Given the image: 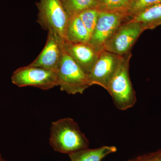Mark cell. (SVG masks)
Masks as SVG:
<instances>
[{
    "label": "cell",
    "instance_id": "cell-1",
    "mask_svg": "<svg viewBox=\"0 0 161 161\" xmlns=\"http://www.w3.org/2000/svg\"><path fill=\"white\" fill-rule=\"evenodd\" d=\"M49 144L55 151L69 155L88 148L89 141L73 119L64 118L52 123Z\"/></svg>",
    "mask_w": 161,
    "mask_h": 161
},
{
    "label": "cell",
    "instance_id": "cell-2",
    "mask_svg": "<svg viewBox=\"0 0 161 161\" xmlns=\"http://www.w3.org/2000/svg\"><path fill=\"white\" fill-rule=\"evenodd\" d=\"M132 53L123 57L107 91L118 109L125 111L134 106L136 102V93L130 78V62Z\"/></svg>",
    "mask_w": 161,
    "mask_h": 161
},
{
    "label": "cell",
    "instance_id": "cell-3",
    "mask_svg": "<svg viewBox=\"0 0 161 161\" xmlns=\"http://www.w3.org/2000/svg\"><path fill=\"white\" fill-rule=\"evenodd\" d=\"M58 85L69 95L83 94L91 86L88 76L64 48L58 69Z\"/></svg>",
    "mask_w": 161,
    "mask_h": 161
},
{
    "label": "cell",
    "instance_id": "cell-4",
    "mask_svg": "<svg viewBox=\"0 0 161 161\" xmlns=\"http://www.w3.org/2000/svg\"><path fill=\"white\" fill-rule=\"evenodd\" d=\"M36 5L38 9L37 22L42 29L53 31L64 39L70 18L61 0H39Z\"/></svg>",
    "mask_w": 161,
    "mask_h": 161
},
{
    "label": "cell",
    "instance_id": "cell-5",
    "mask_svg": "<svg viewBox=\"0 0 161 161\" xmlns=\"http://www.w3.org/2000/svg\"><path fill=\"white\" fill-rule=\"evenodd\" d=\"M11 81L19 87L33 86L48 90L58 86V70L28 65L14 71L11 76Z\"/></svg>",
    "mask_w": 161,
    "mask_h": 161
},
{
    "label": "cell",
    "instance_id": "cell-6",
    "mask_svg": "<svg viewBox=\"0 0 161 161\" xmlns=\"http://www.w3.org/2000/svg\"><path fill=\"white\" fill-rule=\"evenodd\" d=\"M145 31L140 23L126 21L122 23L107 41L104 50L120 56L131 53L132 47Z\"/></svg>",
    "mask_w": 161,
    "mask_h": 161
},
{
    "label": "cell",
    "instance_id": "cell-7",
    "mask_svg": "<svg viewBox=\"0 0 161 161\" xmlns=\"http://www.w3.org/2000/svg\"><path fill=\"white\" fill-rule=\"evenodd\" d=\"M130 20L125 14L100 11L97 24L88 43L98 51L103 50L105 44L118 26Z\"/></svg>",
    "mask_w": 161,
    "mask_h": 161
},
{
    "label": "cell",
    "instance_id": "cell-8",
    "mask_svg": "<svg viewBox=\"0 0 161 161\" xmlns=\"http://www.w3.org/2000/svg\"><path fill=\"white\" fill-rule=\"evenodd\" d=\"M123 57L104 50L101 51L95 65L88 75L91 86L97 85L107 90Z\"/></svg>",
    "mask_w": 161,
    "mask_h": 161
},
{
    "label": "cell",
    "instance_id": "cell-9",
    "mask_svg": "<svg viewBox=\"0 0 161 161\" xmlns=\"http://www.w3.org/2000/svg\"><path fill=\"white\" fill-rule=\"evenodd\" d=\"M64 39L55 31H48L45 46L30 66L58 70L62 57Z\"/></svg>",
    "mask_w": 161,
    "mask_h": 161
},
{
    "label": "cell",
    "instance_id": "cell-10",
    "mask_svg": "<svg viewBox=\"0 0 161 161\" xmlns=\"http://www.w3.org/2000/svg\"><path fill=\"white\" fill-rule=\"evenodd\" d=\"M67 53L87 75L91 71L98 59L99 52L89 43H72L64 40Z\"/></svg>",
    "mask_w": 161,
    "mask_h": 161
},
{
    "label": "cell",
    "instance_id": "cell-11",
    "mask_svg": "<svg viewBox=\"0 0 161 161\" xmlns=\"http://www.w3.org/2000/svg\"><path fill=\"white\" fill-rule=\"evenodd\" d=\"M92 35L79 16L69 18L67 25L64 40L72 43H88Z\"/></svg>",
    "mask_w": 161,
    "mask_h": 161
},
{
    "label": "cell",
    "instance_id": "cell-12",
    "mask_svg": "<svg viewBox=\"0 0 161 161\" xmlns=\"http://www.w3.org/2000/svg\"><path fill=\"white\" fill-rule=\"evenodd\" d=\"M117 151L114 146H103L96 149L88 148L69 154L71 161H101L107 155Z\"/></svg>",
    "mask_w": 161,
    "mask_h": 161
},
{
    "label": "cell",
    "instance_id": "cell-13",
    "mask_svg": "<svg viewBox=\"0 0 161 161\" xmlns=\"http://www.w3.org/2000/svg\"><path fill=\"white\" fill-rule=\"evenodd\" d=\"M130 20L140 23L145 31L155 29L161 25V4L145 9Z\"/></svg>",
    "mask_w": 161,
    "mask_h": 161
},
{
    "label": "cell",
    "instance_id": "cell-14",
    "mask_svg": "<svg viewBox=\"0 0 161 161\" xmlns=\"http://www.w3.org/2000/svg\"><path fill=\"white\" fill-rule=\"evenodd\" d=\"M69 18L87 9L97 8L99 0H61Z\"/></svg>",
    "mask_w": 161,
    "mask_h": 161
},
{
    "label": "cell",
    "instance_id": "cell-15",
    "mask_svg": "<svg viewBox=\"0 0 161 161\" xmlns=\"http://www.w3.org/2000/svg\"><path fill=\"white\" fill-rule=\"evenodd\" d=\"M133 0H99L97 9L100 11L113 12L125 14Z\"/></svg>",
    "mask_w": 161,
    "mask_h": 161
},
{
    "label": "cell",
    "instance_id": "cell-16",
    "mask_svg": "<svg viewBox=\"0 0 161 161\" xmlns=\"http://www.w3.org/2000/svg\"><path fill=\"white\" fill-rule=\"evenodd\" d=\"M161 4V0H133L126 13L130 20L141 12L150 7Z\"/></svg>",
    "mask_w": 161,
    "mask_h": 161
},
{
    "label": "cell",
    "instance_id": "cell-17",
    "mask_svg": "<svg viewBox=\"0 0 161 161\" xmlns=\"http://www.w3.org/2000/svg\"><path fill=\"white\" fill-rule=\"evenodd\" d=\"M99 12L97 8H92L85 10L78 15L91 35L97 24Z\"/></svg>",
    "mask_w": 161,
    "mask_h": 161
},
{
    "label": "cell",
    "instance_id": "cell-18",
    "mask_svg": "<svg viewBox=\"0 0 161 161\" xmlns=\"http://www.w3.org/2000/svg\"><path fill=\"white\" fill-rule=\"evenodd\" d=\"M127 161H161V149L155 152L139 156Z\"/></svg>",
    "mask_w": 161,
    "mask_h": 161
},
{
    "label": "cell",
    "instance_id": "cell-19",
    "mask_svg": "<svg viewBox=\"0 0 161 161\" xmlns=\"http://www.w3.org/2000/svg\"><path fill=\"white\" fill-rule=\"evenodd\" d=\"M0 161H6L4 158H3V157H2V155H1V153H0Z\"/></svg>",
    "mask_w": 161,
    "mask_h": 161
}]
</instances>
